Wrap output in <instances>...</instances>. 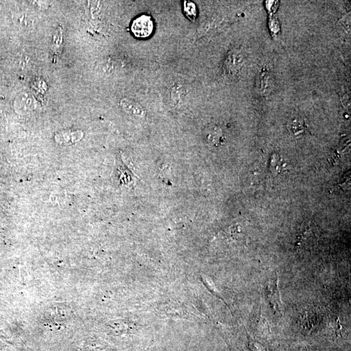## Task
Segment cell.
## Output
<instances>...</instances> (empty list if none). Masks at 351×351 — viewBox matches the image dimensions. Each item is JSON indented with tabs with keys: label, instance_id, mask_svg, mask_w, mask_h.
<instances>
[{
	"label": "cell",
	"instance_id": "cell-1",
	"mask_svg": "<svg viewBox=\"0 0 351 351\" xmlns=\"http://www.w3.org/2000/svg\"><path fill=\"white\" fill-rule=\"evenodd\" d=\"M154 23L151 17L142 15L134 20L132 31L134 35L139 38H147L153 33Z\"/></svg>",
	"mask_w": 351,
	"mask_h": 351
},
{
	"label": "cell",
	"instance_id": "cell-2",
	"mask_svg": "<svg viewBox=\"0 0 351 351\" xmlns=\"http://www.w3.org/2000/svg\"><path fill=\"white\" fill-rule=\"evenodd\" d=\"M256 88L261 95L267 96L271 93L273 88V79L267 70H262L258 74L256 79Z\"/></svg>",
	"mask_w": 351,
	"mask_h": 351
},
{
	"label": "cell",
	"instance_id": "cell-3",
	"mask_svg": "<svg viewBox=\"0 0 351 351\" xmlns=\"http://www.w3.org/2000/svg\"><path fill=\"white\" fill-rule=\"evenodd\" d=\"M122 108L132 116L138 118H144L146 115V111L138 103L130 99H123L121 102Z\"/></svg>",
	"mask_w": 351,
	"mask_h": 351
},
{
	"label": "cell",
	"instance_id": "cell-4",
	"mask_svg": "<svg viewBox=\"0 0 351 351\" xmlns=\"http://www.w3.org/2000/svg\"><path fill=\"white\" fill-rule=\"evenodd\" d=\"M287 127H288V131L290 132V134L297 138L303 136L304 133H305V126H304L303 122L297 118L291 119L288 122Z\"/></svg>",
	"mask_w": 351,
	"mask_h": 351
},
{
	"label": "cell",
	"instance_id": "cell-5",
	"mask_svg": "<svg viewBox=\"0 0 351 351\" xmlns=\"http://www.w3.org/2000/svg\"><path fill=\"white\" fill-rule=\"evenodd\" d=\"M269 300L271 301V305L275 307V309L278 312H280V302L279 293L277 288V282L275 283V286L272 289V291L269 293Z\"/></svg>",
	"mask_w": 351,
	"mask_h": 351
},
{
	"label": "cell",
	"instance_id": "cell-6",
	"mask_svg": "<svg viewBox=\"0 0 351 351\" xmlns=\"http://www.w3.org/2000/svg\"><path fill=\"white\" fill-rule=\"evenodd\" d=\"M184 7H185V11L187 16L190 20H193L196 17L195 5L192 2H185Z\"/></svg>",
	"mask_w": 351,
	"mask_h": 351
},
{
	"label": "cell",
	"instance_id": "cell-7",
	"mask_svg": "<svg viewBox=\"0 0 351 351\" xmlns=\"http://www.w3.org/2000/svg\"><path fill=\"white\" fill-rule=\"evenodd\" d=\"M209 140L213 143L214 145H218L219 143H221L223 139H222V136L221 133L218 132H214V134H211L209 136Z\"/></svg>",
	"mask_w": 351,
	"mask_h": 351
},
{
	"label": "cell",
	"instance_id": "cell-8",
	"mask_svg": "<svg viewBox=\"0 0 351 351\" xmlns=\"http://www.w3.org/2000/svg\"><path fill=\"white\" fill-rule=\"evenodd\" d=\"M278 3V1H266V7L267 9L271 12H275L277 9Z\"/></svg>",
	"mask_w": 351,
	"mask_h": 351
},
{
	"label": "cell",
	"instance_id": "cell-9",
	"mask_svg": "<svg viewBox=\"0 0 351 351\" xmlns=\"http://www.w3.org/2000/svg\"><path fill=\"white\" fill-rule=\"evenodd\" d=\"M270 28L272 32L273 33H277L279 31V23H278L277 19H271L270 20Z\"/></svg>",
	"mask_w": 351,
	"mask_h": 351
}]
</instances>
